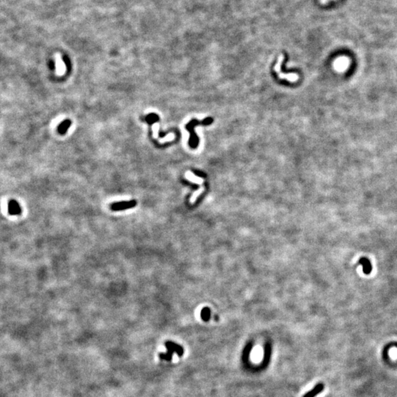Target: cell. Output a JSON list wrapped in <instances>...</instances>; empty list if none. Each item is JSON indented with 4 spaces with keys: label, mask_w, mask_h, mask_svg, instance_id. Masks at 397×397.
Listing matches in <instances>:
<instances>
[{
    "label": "cell",
    "mask_w": 397,
    "mask_h": 397,
    "mask_svg": "<svg viewBox=\"0 0 397 397\" xmlns=\"http://www.w3.org/2000/svg\"><path fill=\"white\" fill-rule=\"evenodd\" d=\"M137 205V201L135 199L130 200V201H122L114 202L110 205V208L113 211H122L126 210L131 209Z\"/></svg>",
    "instance_id": "6da1fadb"
},
{
    "label": "cell",
    "mask_w": 397,
    "mask_h": 397,
    "mask_svg": "<svg viewBox=\"0 0 397 397\" xmlns=\"http://www.w3.org/2000/svg\"><path fill=\"white\" fill-rule=\"evenodd\" d=\"M283 60H284V56H283V55H280V56H279V59H278V62H277V63L276 64L275 66H274L275 71H276V72L278 73V75H279V78H281V79L286 78L287 80L290 81V82H296V81H297L298 78H299V77H298V75L296 74L291 73V74H285L281 72L280 67H281V64H282V62H283Z\"/></svg>",
    "instance_id": "7a4b0ae2"
},
{
    "label": "cell",
    "mask_w": 397,
    "mask_h": 397,
    "mask_svg": "<svg viewBox=\"0 0 397 397\" xmlns=\"http://www.w3.org/2000/svg\"><path fill=\"white\" fill-rule=\"evenodd\" d=\"M165 346L168 349V351H169V352L173 353L176 352L179 357H182L183 355L184 349L181 346L176 344L175 343H173V342L168 341L165 343Z\"/></svg>",
    "instance_id": "3957f363"
},
{
    "label": "cell",
    "mask_w": 397,
    "mask_h": 397,
    "mask_svg": "<svg viewBox=\"0 0 397 397\" xmlns=\"http://www.w3.org/2000/svg\"><path fill=\"white\" fill-rule=\"evenodd\" d=\"M324 389V384L321 383V382H319V383L316 384V385L314 386V388L312 389L309 391L308 393H306L302 397H316V396L320 394Z\"/></svg>",
    "instance_id": "277c9868"
},
{
    "label": "cell",
    "mask_w": 397,
    "mask_h": 397,
    "mask_svg": "<svg viewBox=\"0 0 397 397\" xmlns=\"http://www.w3.org/2000/svg\"><path fill=\"white\" fill-rule=\"evenodd\" d=\"M8 213L10 215H19L21 213V207L16 200H11L9 202Z\"/></svg>",
    "instance_id": "5b68a950"
},
{
    "label": "cell",
    "mask_w": 397,
    "mask_h": 397,
    "mask_svg": "<svg viewBox=\"0 0 397 397\" xmlns=\"http://www.w3.org/2000/svg\"><path fill=\"white\" fill-rule=\"evenodd\" d=\"M359 263L363 266V271L365 274H369L372 271V265L371 263V261L366 257L360 258Z\"/></svg>",
    "instance_id": "8992f818"
},
{
    "label": "cell",
    "mask_w": 397,
    "mask_h": 397,
    "mask_svg": "<svg viewBox=\"0 0 397 397\" xmlns=\"http://www.w3.org/2000/svg\"><path fill=\"white\" fill-rule=\"evenodd\" d=\"M185 177H186L189 181L192 182V183H194L198 184V185H202L204 182V180L202 179V178L198 177V176L194 175L192 172H189V171L185 173Z\"/></svg>",
    "instance_id": "52a82bcc"
},
{
    "label": "cell",
    "mask_w": 397,
    "mask_h": 397,
    "mask_svg": "<svg viewBox=\"0 0 397 397\" xmlns=\"http://www.w3.org/2000/svg\"><path fill=\"white\" fill-rule=\"evenodd\" d=\"M71 124V121L70 120H66L64 121L63 122H62L61 124H60L58 127V131L60 132V134H64L66 133L67 130L69 129L70 127V125Z\"/></svg>",
    "instance_id": "ba28073f"
},
{
    "label": "cell",
    "mask_w": 397,
    "mask_h": 397,
    "mask_svg": "<svg viewBox=\"0 0 397 397\" xmlns=\"http://www.w3.org/2000/svg\"><path fill=\"white\" fill-rule=\"evenodd\" d=\"M204 190H205V187H204L203 186H201V187H200L199 189H198L197 191H195V192L194 193V194H193L192 196H191V199H190L191 203H192V204H193V203H194L195 201H196V198H197L198 196H199V195L201 194L202 192H203Z\"/></svg>",
    "instance_id": "9c48e42d"
},
{
    "label": "cell",
    "mask_w": 397,
    "mask_h": 397,
    "mask_svg": "<svg viewBox=\"0 0 397 397\" xmlns=\"http://www.w3.org/2000/svg\"><path fill=\"white\" fill-rule=\"evenodd\" d=\"M202 318L204 321H207L210 319V310L208 308H205L202 312Z\"/></svg>",
    "instance_id": "30bf717a"
},
{
    "label": "cell",
    "mask_w": 397,
    "mask_h": 397,
    "mask_svg": "<svg viewBox=\"0 0 397 397\" xmlns=\"http://www.w3.org/2000/svg\"><path fill=\"white\" fill-rule=\"evenodd\" d=\"M172 356H173V352H171L168 351V353L166 354H160V357L162 358V359L168 360V361H170L172 359Z\"/></svg>",
    "instance_id": "8fae6325"
}]
</instances>
